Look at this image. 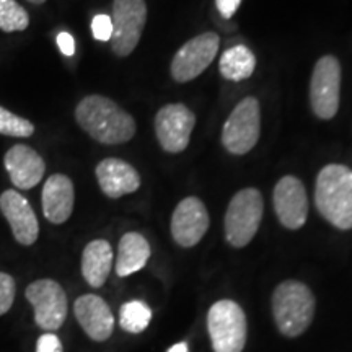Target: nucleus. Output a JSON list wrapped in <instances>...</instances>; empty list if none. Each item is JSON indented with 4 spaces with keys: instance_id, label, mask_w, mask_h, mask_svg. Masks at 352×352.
<instances>
[{
    "instance_id": "1",
    "label": "nucleus",
    "mask_w": 352,
    "mask_h": 352,
    "mask_svg": "<svg viewBox=\"0 0 352 352\" xmlns=\"http://www.w3.org/2000/svg\"><path fill=\"white\" fill-rule=\"evenodd\" d=\"M76 121L91 139L104 145L129 142L138 129L129 113L101 95H88L78 101Z\"/></svg>"
},
{
    "instance_id": "2",
    "label": "nucleus",
    "mask_w": 352,
    "mask_h": 352,
    "mask_svg": "<svg viewBox=\"0 0 352 352\" xmlns=\"http://www.w3.org/2000/svg\"><path fill=\"white\" fill-rule=\"evenodd\" d=\"M315 204L318 212L340 230L352 228V170L329 164L320 170L315 183Z\"/></svg>"
},
{
    "instance_id": "3",
    "label": "nucleus",
    "mask_w": 352,
    "mask_h": 352,
    "mask_svg": "<svg viewBox=\"0 0 352 352\" xmlns=\"http://www.w3.org/2000/svg\"><path fill=\"white\" fill-rule=\"evenodd\" d=\"M272 315L284 336H300L314 321V294L298 280H284L272 294Z\"/></svg>"
},
{
    "instance_id": "4",
    "label": "nucleus",
    "mask_w": 352,
    "mask_h": 352,
    "mask_svg": "<svg viewBox=\"0 0 352 352\" xmlns=\"http://www.w3.org/2000/svg\"><path fill=\"white\" fill-rule=\"evenodd\" d=\"M263 196L245 188L232 197L226 212V239L233 248H243L254 239L263 219Z\"/></svg>"
},
{
    "instance_id": "5",
    "label": "nucleus",
    "mask_w": 352,
    "mask_h": 352,
    "mask_svg": "<svg viewBox=\"0 0 352 352\" xmlns=\"http://www.w3.org/2000/svg\"><path fill=\"white\" fill-rule=\"evenodd\" d=\"M261 134V107L254 96L241 100L222 127V145L232 155L252 152Z\"/></svg>"
},
{
    "instance_id": "6",
    "label": "nucleus",
    "mask_w": 352,
    "mask_h": 352,
    "mask_svg": "<svg viewBox=\"0 0 352 352\" xmlns=\"http://www.w3.org/2000/svg\"><path fill=\"white\" fill-rule=\"evenodd\" d=\"M208 329L215 352H241L246 344V316L233 300H219L208 314Z\"/></svg>"
},
{
    "instance_id": "7",
    "label": "nucleus",
    "mask_w": 352,
    "mask_h": 352,
    "mask_svg": "<svg viewBox=\"0 0 352 352\" xmlns=\"http://www.w3.org/2000/svg\"><path fill=\"white\" fill-rule=\"evenodd\" d=\"M341 64L334 56H323L316 60L310 80L311 111L320 120H333L340 109Z\"/></svg>"
},
{
    "instance_id": "8",
    "label": "nucleus",
    "mask_w": 352,
    "mask_h": 352,
    "mask_svg": "<svg viewBox=\"0 0 352 352\" xmlns=\"http://www.w3.org/2000/svg\"><path fill=\"white\" fill-rule=\"evenodd\" d=\"M111 50L116 56L127 57L134 52L147 21L145 0H114L113 2Z\"/></svg>"
},
{
    "instance_id": "9",
    "label": "nucleus",
    "mask_w": 352,
    "mask_h": 352,
    "mask_svg": "<svg viewBox=\"0 0 352 352\" xmlns=\"http://www.w3.org/2000/svg\"><path fill=\"white\" fill-rule=\"evenodd\" d=\"M26 300L34 308V323L44 331H56L67 318V296L63 285L52 279L34 280L25 290Z\"/></svg>"
},
{
    "instance_id": "10",
    "label": "nucleus",
    "mask_w": 352,
    "mask_h": 352,
    "mask_svg": "<svg viewBox=\"0 0 352 352\" xmlns=\"http://www.w3.org/2000/svg\"><path fill=\"white\" fill-rule=\"evenodd\" d=\"M220 46V36L214 32L197 34L179 47L171 60V77L175 82L186 83L199 77L212 64Z\"/></svg>"
},
{
    "instance_id": "11",
    "label": "nucleus",
    "mask_w": 352,
    "mask_h": 352,
    "mask_svg": "<svg viewBox=\"0 0 352 352\" xmlns=\"http://www.w3.org/2000/svg\"><path fill=\"white\" fill-rule=\"evenodd\" d=\"M196 126V114L183 103H170L158 109L155 134L162 148L168 153L186 151Z\"/></svg>"
},
{
    "instance_id": "12",
    "label": "nucleus",
    "mask_w": 352,
    "mask_h": 352,
    "mask_svg": "<svg viewBox=\"0 0 352 352\" xmlns=\"http://www.w3.org/2000/svg\"><path fill=\"white\" fill-rule=\"evenodd\" d=\"M272 204L279 222L289 230L305 226L308 215V197L305 186L296 176H284L277 182L272 192Z\"/></svg>"
},
{
    "instance_id": "13",
    "label": "nucleus",
    "mask_w": 352,
    "mask_h": 352,
    "mask_svg": "<svg viewBox=\"0 0 352 352\" xmlns=\"http://www.w3.org/2000/svg\"><path fill=\"white\" fill-rule=\"evenodd\" d=\"M209 228V214L199 197L189 196L176 206L171 215V235L183 248L199 243Z\"/></svg>"
},
{
    "instance_id": "14",
    "label": "nucleus",
    "mask_w": 352,
    "mask_h": 352,
    "mask_svg": "<svg viewBox=\"0 0 352 352\" xmlns=\"http://www.w3.org/2000/svg\"><path fill=\"white\" fill-rule=\"evenodd\" d=\"M0 210L12 228L13 236L23 246L36 243L39 236V223L36 214L28 199L19 191L7 189L0 195Z\"/></svg>"
},
{
    "instance_id": "15",
    "label": "nucleus",
    "mask_w": 352,
    "mask_h": 352,
    "mask_svg": "<svg viewBox=\"0 0 352 352\" xmlns=\"http://www.w3.org/2000/svg\"><path fill=\"white\" fill-rule=\"evenodd\" d=\"M3 165L13 186L19 189L34 188L46 173V164L43 157L25 144H16L8 148L3 157Z\"/></svg>"
},
{
    "instance_id": "16",
    "label": "nucleus",
    "mask_w": 352,
    "mask_h": 352,
    "mask_svg": "<svg viewBox=\"0 0 352 352\" xmlns=\"http://www.w3.org/2000/svg\"><path fill=\"white\" fill-rule=\"evenodd\" d=\"M100 189L104 196L120 199L126 195H132L140 188L139 171L121 158H104L96 165L95 170Z\"/></svg>"
},
{
    "instance_id": "17",
    "label": "nucleus",
    "mask_w": 352,
    "mask_h": 352,
    "mask_svg": "<svg viewBox=\"0 0 352 352\" xmlns=\"http://www.w3.org/2000/svg\"><path fill=\"white\" fill-rule=\"evenodd\" d=\"M74 314L83 331L94 341H107L113 334V311L101 297L94 294L78 297L74 303Z\"/></svg>"
},
{
    "instance_id": "18",
    "label": "nucleus",
    "mask_w": 352,
    "mask_h": 352,
    "mask_svg": "<svg viewBox=\"0 0 352 352\" xmlns=\"http://www.w3.org/2000/svg\"><path fill=\"white\" fill-rule=\"evenodd\" d=\"M43 214L51 223L60 226L72 215L76 202V189L69 176L56 173L46 179L43 186Z\"/></svg>"
},
{
    "instance_id": "19",
    "label": "nucleus",
    "mask_w": 352,
    "mask_h": 352,
    "mask_svg": "<svg viewBox=\"0 0 352 352\" xmlns=\"http://www.w3.org/2000/svg\"><path fill=\"white\" fill-rule=\"evenodd\" d=\"M113 259V248L107 240H94L85 246L82 254V274L88 285L98 289L107 283Z\"/></svg>"
},
{
    "instance_id": "20",
    "label": "nucleus",
    "mask_w": 352,
    "mask_h": 352,
    "mask_svg": "<svg viewBox=\"0 0 352 352\" xmlns=\"http://www.w3.org/2000/svg\"><path fill=\"white\" fill-rule=\"evenodd\" d=\"M151 258V245L138 232H129L122 235L118 246L116 274L127 277L142 270Z\"/></svg>"
},
{
    "instance_id": "21",
    "label": "nucleus",
    "mask_w": 352,
    "mask_h": 352,
    "mask_svg": "<svg viewBox=\"0 0 352 352\" xmlns=\"http://www.w3.org/2000/svg\"><path fill=\"white\" fill-rule=\"evenodd\" d=\"M256 67V57L250 47L239 44L223 52L219 60V70L223 78L230 82H241L252 77Z\"/></svg>"
},
{
    "instance_id": "22",
    "label": "nucleus",
    "mask_w": 352,
    "mask_h": 352,
    "mask_svg": "<svg viewBox=\"0 0 352 352\" xmlns=\"http://www.w3.org/2000/svg\"><path fill=\"white\" fill-rule=\"evenodd\" d=\"M152 311L151 308L145 305L140 300L127 302L121 307L120 310V324L121 328L127 333L139 334L144 329H147L148 323H151Z\"/></svg>"
},
{
    "instance_id": "23",
    "label": "nucleus",
    "mask_w": 352,
    "mask_h": 352,
    "mask_svg": "<svg viewBox=\"0 0 352 352\" xmlns=\"http://www.w3.org/2000/svg\"><path fill=\"white\" fill-rule=\"evenodd\" d=\"M28 26V12L16 0H0V30L3 33L25 32Z\"/></svg>"
},
{
    "instance_id": "24",
    "label": "nucleus",
    "mask_w": 352,
    "mask_h": 352,
    "mask_svg": "<svg viewBox=\"0 0 352 352\" xmlns=\"http://www.w3.org/2000/svg\"><path fill=\"white\" fill-rule=\"evenodd\" d=\"M34 134V124L19 114L0 107V135L8 138H30Z\"/></svg>"
},
{
    "instance_id": "25",
    "label": "nucleus",
    "mask_w": 352,
    "mask_h": 352,
    "mask_svg": "<svg viewBox=\"0 0 352 352\" xmlns=\"http://www.w3.org/2000/svg\"><path fill=\"white\" fill-rule=\"evenodd\" d=\"M15 280L7 272H0V316L6 315L15 300Z\"/></svg>"
},
{
    "instance_id": "26",
    "label": "nucleus",
    "mask_w": 352,
    "mask_h": 352,
    "mask_svg": "<svg viewBox=\"0 0 352 352\" xmlns=\"http://www.w3.org/2000/svg\"><path fill=\"white\" fill-rule=\"evenodd\" d=\"M91 33H94V38L98 39V41H109L113 36L111 16L104 15V13L96 15L91 20Z\"/></svg>"
},
{
    "instance_id": "27",
    "label": "nucleus",
    "mask_w": 352,
    "mask_h": 352,
    "mask_svg": "<svg viewBox=\"0 0 352 352\" xmlns=\"http://www.w3.org/2000/svg\"><path fill=\"white\" fill-rule=\"evenodd\" d=\"M36 352H64V347L54 333H46L39 336L36 342Z\"/></svg>"
},
{
    "instance_id": "28",
    "label": "nucleus",
    "mask_w": 352,
    "mask_h": 352,
    "mask_svg": "<svg viewBox=\"0 0 352 352\" xmlns=\"http://www.w3.org/2000/svg\"><path fill=\"white\" fill-rule=\"evenodd\" d=\"M240 3L241 0H215V7H217L220 15L227 20L235 15L236 10H239Z\"/></svg>"
},
{
    "instance_id": "29",
    "label": "nucleus",
    "mask_w": 352,
    "mask_h": 352,
    "mask_svg": "<svg viewBox=\"0 0 352 352\" xmlns=\"http://www.w3.org/2000/svg\"><path fill=\"white\" fill-rule=\"evenodd\" d=\"M57 46H59V50L64 56L76 54V41H74L72 34H69L65 32L57 34Z\"/></svg>"
},
{
    "instance_id": "30",
    "label": "nucleus",
    "mask_w": 352,
    "mask_h": 352,
    "mask_svg": "<svg viewBox=\"0 0 352 352\" xmlns=\"http://www.w3.org/2000/svg\"><path fill=\"white\" fill-rule=\"evenodd\" d=\"M166 352H189V349H188L186 342H178V344L171 346Z\"/></svg>"
},
{
    "instance_id": "31",
    "label": "nucleus",
    "mask_w": 352,
    "mask_h": 352,
    "mask_svg": "<svg viewBox=\"0 0 352 352\" xmlns=\"http://www.w3.org/2000/svg\"><path fill=\"white\" fill-rule=\"evenodd\" d=\"M30 3H33V6H43L44 2H46V0H28Z\"/></svg>"
}]
</instances>
